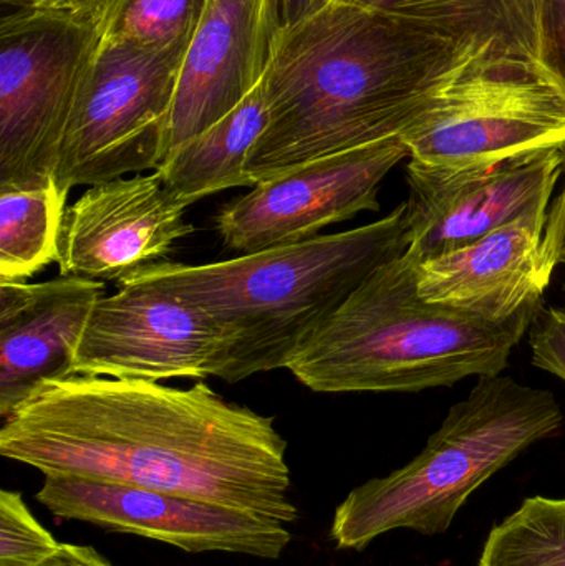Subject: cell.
Returning a JSON list of instances; mask_svg holds the SVG:
<instances>
[{
	"instance_id": "cell-14",
	"label": "cell",
	"mask_w": 565,
	"mask_h": 566,
	"mask_svg": "<svg viewBox=\"0 0 565 566\" xmlns=\"http://www.w3.org/2000/svg\"><path fill=\"white\" fill-rule=\"evenodd\" d=\"M274 0H209L182 60L169 153L231 113L268 72Z\"/></svg>"
},
{
	"instance_id": "cell-7",
	"label": "cell",
	"mask_w": 565,
	"mask_h": 566,
	"mask_svg": "<svg viewBox=\"0 0 565 566\" xmlns=\"http://www.w3.org/2000/svg\"><path fill=\"white\" fill-rule=\"evenodd\" d=\"M100 25L9 10L0 22V189L55 175L60 146L95 59Z\"/></svg>"
},
{
	"instance_id": "cell-20",
	"label": "cell",
	"mask_w": 565,
	"mask_h": 566,
	"mask_svg": "<svg viewBox=\"0 0 565 566\" xmlns=\"http://www.w3.org/2000/svg\"><path fill=\"white\" fill-rule=\"evenodd\" d=\"M478 566H565V499H526L488 535Z\"/></svg>"
},
{
	"instance_id": "cell-28",
	"label": "cell",
	"mask_w": 565,
	"mask_h": 566,
	"mask_svg": "<svg viewBox=\"0 0 565 566\" xmlns=\"http://www.w3.org/2000/svg\"><path fill=\"white\" fill-rule=\"evenodd\" d=\"M332 0H274L278 32L318 12Z\"/></svg>"
},
{
	"instance_id": "cell-27",
	"label": "cell",
	"mask_w": 565,
	"mask_h": 566,
	"mask_svg": "<svg viewBox=\"0 0 565 566\" xmlns=\"http://www.w3.org/2000/svg\"><path fill=\"white\" fill-rule=\"evenodd\" d=\"M40 566H113L88 545H60L59 552Z\"/></svg>"
},
{
	"instance_id": "cell-21",
	"label": "cell",
	"mask_w": 565,
	"mask_h": 566,
	"mask_svg": "<svg viewBox=\"0 0 565 566\" xmlns=\"http://www.w3.org/2000/svg\"><path fill=\"white\" fill-rule=\"evenodd\" d=\"M209 0H112L100 39L159 52H188Z\"/></svg>"
},
{
	"instance_id": "cell-17",
	"label": "cell",
	"mask_w": 565,
	"mask_h": 566,
	"mask_svg": "<svg viewBox=\"0 0 565 566\" xmlns=\"http://www.w3.org/2000/svg\"><path fill=\"white\" fill-rule=\"evenodd\" d=\"M265 125L268 95L262 78L231 113L172 149L156 172L188 208L226 189L254 188L245 166Z\"/></svg>"
},
{
	"instance_id": "cell-4",
	"label": "cell",
	"mask_w": 565,
	"mask_h": 566,
	"mask_svg": "<svg viewBox=\"0 0 565 566\" xmlns=\"http://www.w3.org/2000/svg\"><path fill=\"white\" fill-rule=\"evenodd\" d=\"M407 254L374 272L301 346L287 369L314 392H417L498 376L543 300L491 322L421 298Z\"/></svg>"
},
{
	"instance_id": "cell-5",
	"label": "cell",
	"mask_w": 565,
	"mask_h": 566,
	"mask_svg": "<svg viewBox=\"0 0 565 566\" xmlns=\"http://www.w3.org/2000/svg\"><path fill=\"white\" fill-rule=\"evenodd\" d=\"M563 426L553 392L508 376L480 378L414 461L347 495L335 511L332 541L360 552L398 528L444 534L488 479Z\"/></svg>"
},
{
	"instance_id": "cell-13",
	"label": "cell",
	"mask_w": 565,
	"mask_h": 566,
	"mask_svg": "<svg viewBox=\"0 0 565 566\" xmlns=\"http://www.w3.org/2000/svg\"><path fill=\"white\" fill-rule=\"evenodd\" d=\"M186 209L156 171L90 186L63 216L60 275L119 283L165 262L195 232Z\"/></svg>"
},
{
	"instance_id": "cell-22",
	"label": "cell",
	"mask_w": 565,
	"mask_h": 566,
	"mask_svg": "<svg viewBox=\"0 0 565 566\" xmlns=\"http://www.w3.org/2000/svg\"><path fill=\"white\" fill-rule=\"evenodd\" d=\"M60 545L35 521L19 492H0V566H40Z\"/></svg>"
},
{
	"instance_id": "cell-10",
	"label": "cell",
	"mask_w": 565,
	"mask_h": 566,
	"mask_svg": "<svg viewBox=\"0 0 565 566\" xmlns=\"http://www.w3.org/2000/svg\"><path fill=\"white\" fill-rule=\"evenodd\" d=\"M118 285L90 313L75 375L151 382L218 378L228 342L209 316L146 283Z\"/></svg>"
},
{
	"instance_id": "cell-26",
	"label": "cell",
	"mask_w": 565,
	"mask_h": 566,
	"mask_svg": "<svg viewBox=\"0 0 565 566\" xmlns=\"http://www.w3.org/2000/svg\"><path fill=\"white\" fill-rule=\"evenodd\" d=\"M564 189L553 208L547 212L546 231H544L541 261L543 269L551 279L557 265H565V145L563 146Z\"/></svg>"
},
{
	"instance_id": "cell-1",
	"label": "cell",
	"mask_w": 565,
	"mask_h": 566,
	"mask_svg": "<svg viewBox=\"0 0 565 566\" xmlns=\"http://www.w3.org/2000/svg\"><path fill=\"white\" fill-rule=\"evenodd\" d=\"M285 451L274 419L202 381L70 376L45 382L0 429V454L43 475L188 495L287 525L299 512Z\"/></svg>"
},
{
	"instance_id": "cell-6",
	"label": "cell",
	"mask_w": 565,
	"mask_h": 566,
	"mask_svg": "<svg viewBox=\"0 0 565 566\" xmlns=\"http://www.w3.org/2000/svg\"><path fill=\"white\" fill-rule=\"evenodd\" d=\"M185 55L100 39L60 146V195L165 163Z\"/></svg>"
},
{
	"instance_id": "cell-16",
	"label": "cell",
	"mask_w": 565,
	"mask_h": 566,
	"mask_svg": "<svg viewBox=\"0 0 565 566\" xmlns=\"http://www.w3.org/2000/svg\"><path fill=\"white\" fill-rule=\"evenodd\" d=\"M547 212L537 209L473 244L418 264L421 298L491 322L543 300L551 283L541 261Z\"/></svg>"
},
{
	"instance_id": "cell-15",
	"label": "cell",
	"mask_w": 565,
	"mask_h": 566,
	"mask_svg": "<svg viewBox=\"0 0 565 566\" xmlns=\"http://www.w3.org/2000/svg\"><path fill=\"white\" fill-rule=\"evenodd\" d=\"M98 281L60 275L42 283L0 281V416L9 418L45 382L75 376L73 358Z\"/></svg>"
},
{
	"instance_id": "cell-12",
	"label": "cell",
	"mask_w": 565,
	"mask_h": 566,
	"mask_svg": "<svg viewBox=\"0 0 565 566\" xmlns=\"http://www.w3.org/2000/svg\"><path fill=\"white\" fill-rule=\"evenodd\" d=\"M407 175V255L421 264L550 208L563 175V148L454 169L410 161Z\"/></svg>"
},
{
	"instance_id": "cell-11",
	"label": "cell",
	"mask_w": 565,
	"mask_h": 566,
	"mask_svg": "<svg viewBox=\"0 0 565 566\" xmlns=\"http://www.w3.org/2000/svg\"><path fill=\"white\" fill-rule=\"evenodd\" d=\"M36 501L55 517L139 535L188 554L226 552L275 560L292 541L278 521L171 492L72 475H45Z\"/></svg>"
},
{
	"instance_id": "cell-2",
	"label": "cell",
	"mask_w": 565,
	"mask_h": 566,
	"mask_svg": "<svg viewBox=\"0 0 565 566\" xmlns=\"http://www.w3.org/2000/svg\"><path fill=\"white\" fill-rule=\"evenodd\" d=\"M474 56L470 42L431 23L332 0L275 33L268 125L245 171L258 185L400 136Z\"/></svg>"
},
{
	"instance_id": "cell-19",
	"label": "cell",
	"mask_w": 565,
	"mask_h": 566,
	"mask_svg": "<svg viewBox=\"0 0 565 566\" xmlns=\"http://www.w3.org/2000/svg\"><path fill=\"white\" fill-rule=\"evenodd\" d=\"M66 199L53 179L43 188L0 189V281H25L56 262Z\"/></svg>"
},
{
	"instance_id": "cell-29",
	"label": "cell",
	"mask_w": 565,
	"mask_h": 566,
	"mask_svg": "<svg viewBox=\"0 0 565 566\" xmlns=\"http://www.w3.org/2000/svg\"><path fill=\"white\" fill-rule=\"evenodd\" d=\"M564 292H565V282H564Z\"/></svg>"
},
{
	"instance_id": "cell-9",
	"label": "cell",
	"mask_w": 565,
	"mask_h": 566,
	"mask_svg": "<svg viewBox=\"0 0 565 566\" xmlns=\"http://www.w3.org/2000/svg\"><path fill=\"white\" fill-rule=\"evenodd\" d=\"M410 153L394 136L305 163L219 209L216 232L226 249L241 255L317 238L328 226L378 211L381 182Z\"/></svg>"
},
{
	"instance_id": "cell-24",
	"label": "cell",
	"mask_w": 565,
	"mask_h": 566,
	"mask_svg": "<svg viewBox=\"0 0 565 566\" xmlns=\"http://www.w3.org/2000/svg\"><path fill=\"white\" fill-rule=\"evenodd\" d=\"M530 345L534 365L565 381V308L541 310Z\"/></svg>"
},
{
	"instance_id": "cell-3",
	"label": "cell",
	"mask_w": 565,
	"mask_h": 566,
	"mask_svg": "<svg viewBox=\"0 0 565 566\" xmlns=\"http://www.w3.org/2000/svg\"><path fill=\"white\" fill-rule=\"evenodd\" d=\"M408 245L404 202L352 231L212 264L159 262L125 281L155 286L209 316L228 342L218 378L238 382L287 368L325 319L377 269L407 254Z\"/></svg>"
},
{
	"instance_id": "cell-23",
	"label": "cell",
	"mask_w": 565,
	"mask_h": 566,
	"mask_svg": "<svg viewBox=\"0 0 565 566\" xmlns=\"http://www.w3.org/2000/svg\"><path fill=\"white\" fill-rule=\"evenodd\" d=\"M540 63L565 90V0H536Z\"/></svg>"
},
{
	"instance_id": "cell-8",
	"label": "cell",
	"mask_w": 565,
	"mask_h": 566,
	"mask_svg": "<svg viewBox=\"0 0 565 566\" xmlns=\"http://www.w3.org/2000/svg\"><path fill=\"white\" fill-rule=\"evenodd\" d=\"M410 161L428 168L488 165L565 145V90L541 65H470L404 133Z\"/></svg>"
},
{
	"instance_id": "cell-18",
	"label": "cell",
	"mask_w": 565,
	"mask_h": 566,
	"mask_svg": "<svg viewBox=\"0 0 565 566\" xmlns=\"http://www.w3.org/2000/svg\"><path fill=\"white\" fill-rule=\"evenodd\" d=\"M431 23L477 49L484 63H540L536 0H348Z\"/></svg>"
},
{
	"instance_id": "cell-25",
	"label": "cell",
	"mask_w": 565,
	"mask_h": 566,
	"mask_svg": "<svg viewBox=\"0 0 565 566\" xmlns=\"http://www.w3.org/2000/svg\"><path fill=\"white\" fill-rule=\"evenodd\" d=\"M112 0H3L10 10L65 17L82 23L100 25Z\"/></svg>"
}]
</instances>
